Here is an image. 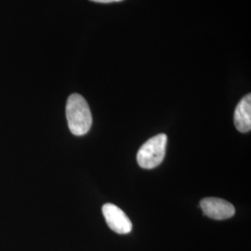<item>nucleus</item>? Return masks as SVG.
I'll use <instances>...</instances> for the list:
<instances>
[{
    "mask_svg": "<svg viewBox=\"0 0 251 251\" xmlns=\"http://www.w3.org/2000/svg\"><path fill=\"white\" fill-rule=\"evenodd\" d=\"M66 118L70 131L75 136L87 134L92 125L90 106L83 96L74 93L67 100Z\"/></svg>",
    "mask_w": 251,
    "mask_h": 251,
    "instance_id": "f257e3e1",
    "label": "nucleus"
},
{
    "mask_svg": "<svg viewBox=\"0 0 251 251\" xmlns=\"http://www.w3.org/2000/svg\"><path fill=\"white\" fill-rule=\"evenodd\" d=\"M167 141L168 137L164 133L155 135L148 140L137 153L139 166L145 170H151L159 166L166 154Z\"/></svg>",
    "mask_w": 251,
    "mask_h": 251,
    "instance_id": "f03ea898",
    "label": "nucleus"
},
{
    "mask_svg": "<svg viewBox=\"0 0 251 251\" xmlns=\"http://www.w3.org/2000/svg\"><path fill=\"white\" fill-rule=\"evenodd\" d=\"M102 214L109 228L120 234L130 233L132 224L125 212L118 206L107 203L102 206Z\"/></svg>",
    "mask_w": 251,
    "mask_h": 251,
    "instance_id": "7ed1b4c3",
    "label": "nucleus"
},
{
    "mask_svg": "<svg viewBox=\"0 0 251 251\" xmlns=\"http://www.w3.org/2000/svg\"><path fill=\"white\" fill-rule=\"evenodd\" d=\"M200 207L208 218L219 221L230 219L235 213L234 206L230 202L221 198H204L200 201Z\"/></svg>",
    "mask_w": 251,
    "mask_h": 251,
    "instance_id": "20e7f679",
    "label": "nucleus"
},
{
    "mask_svg": "<svg viewBox=\"0 0 251 251\" xmlns=\"http://www.w3.org/2000/svg\"><path fill=\"white\" fill-rule=\"evenodd\" d=\"M234 125L242 133L250 132L251 129V95L243 98L234 111Z\"/></svg>",
    "mask_w": 251,
    "mask_h": 251,
    "instance_id": "39448f33",
    "label": "nucleus"
},
{
    "mask_svg": "<svg viewBox=\"0 0 251 251\" xmlns=\"http://www.w3.org/2000/svg\"><path fill=\"white\" fill-rule=\"evenodd\" d=\"M93 2H97V3H113V2H120L123 0H90Z\"/></svg>",
    "mask_w": 251,
    "mask_h": 251,
    "instance_id": "423d86ee",
    "label": "nucleus"
}]
</instances>
